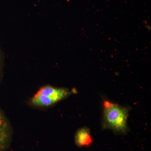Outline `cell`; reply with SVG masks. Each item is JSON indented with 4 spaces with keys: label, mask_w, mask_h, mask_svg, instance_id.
I'll use <instances>...</instances> for the list:
<instances>
[{
    "label": "cell",
    "mask_w": 151,
    "mask_h": 151,
    "mask_svg": "<svg viewBox=\"0 0 151 151\" xmlns=\"http://www.w3.org/2000/svg\"><path fill=\"white\" fill-rule=\"evenodd\" d=\"M128 117L127 108L108 101L104 102V122L106 128L117 132H126Z\"/></svg>",
    "instance_id": "6da1fadb"
},
{
    "label": "cell",
    "mask_w": 151,
    "mask_h": 151,
    "mask_svg": "<svg viewBox=\"0 0 151 151\" xmlns=\"http://www.w3.org/2000/svg\"><path fill=\"white\" fill-rule=\"evenodd\" d=\"M12 128L5 113L0 108V151H6L13 139Z\"/></svg>",
    "instance_id": "7a4b0ae2"
},
{
    "label": "cell",
    "mask_w": 151,
    "mask_h": 151,
    "mask_svg": "<svg viewBox=\"0 0 151 151\" xmlns=\"http://www.w3.org/2000/svg\"><path fill=\"white\" fill-rule=\"evenodd\" d=\"M36 93L47 96L57 103L67 97L70 92L67 89L65 88L46 85L41 87Z\"/></svg>",
    "instance_id": "3957f363"
},
{
    "label": "cell",
    "mask_w": 151,
    "mask_h": 151,
    "mask_svg": "<svg viewBox=\"0 0 151 151\" xmlns=\"http://www.w3.org/2000/svg\"><path fill=\"white\" fill-rule=\"evenodd\" d=\"M76 144L79 147H88L92 142V136L89 129L82 128L79 129L75 135Z\"/></svg>",
    "instance_id": "277c9868"
},
{
    "label": "cell",
    "mask_w": 151,
    "mask_h": 151,
    "mask_svg": "<svg viewBox=\"0 0 151 151\" xmlns=\"http://www.w3.org/2000/svg\"><path fill=\"white\" fill-rule=\"evenodd\" d=\"M31 103L34 106L47 107L57 103L54 100L47 96L36 93L31 100Z\"/></svg>",
    "instance_id": "5b68a950"
},
{
    "label": "cell",
    "mask_w": 151,
    "mask_h": 151,
    "mask_svg": "<svg viewBox=\"0 0 151 151\" xmlns=\"http://www.w3.org/2000/svg\"><path fill=\"white\" fill-rule=\"evenodd\" d=\"M4 62V57L2 50L0 46V82L1 81L3 77Z\"/></svg>",
    "instance_id": "8992f818"
}]
</instances>
